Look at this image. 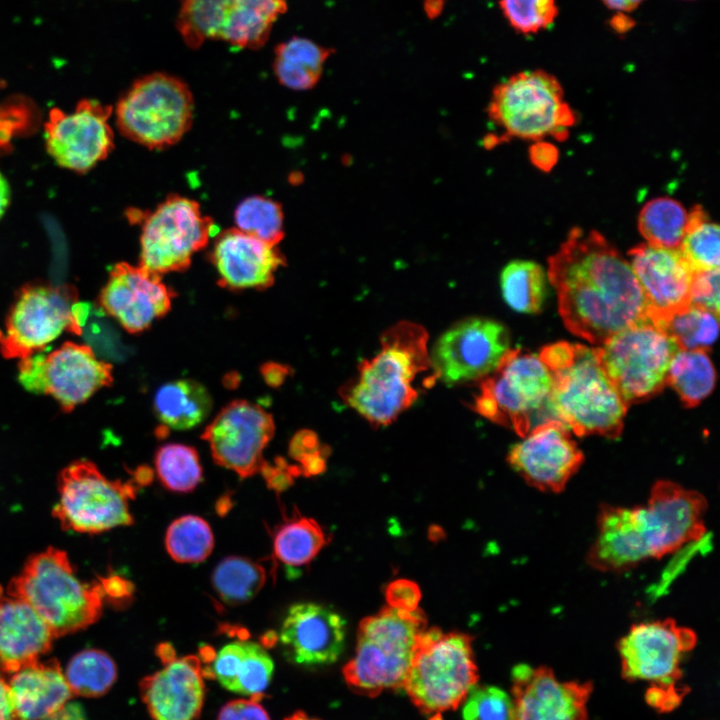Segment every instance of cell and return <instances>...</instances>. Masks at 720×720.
<instances>
[{"label":"cell","mask_w":720,"mask_h":720,"mask_svg":"<svg viewBox=\"0 0 720 720\" xmlns=\"http://www.w3.org/2000/svg\"><path fill=\"white\" fill-rule=\"evenodd\" d=\"M237 229L270 245L277 246L284 237V214L280 203L254 195L244 199L234 212Z\"/></svg>","instance_id":"obj_43"},{"label":"cell","mask_w":720,"mask_h":720,"mask_svg":"<svg viewBox=\"0 0 720 720\" xmlns=\"http://www.w3.org/2000/svg\"><path fill=\"white\" fill-rule=\"evenodd\" d=\"M611 28L617 32V33H625L628 32L632 27L634 26L635 22L632 18H630L626 13H619L615 14L610 22H609Z\"/></svg>","instance_id":"obj_57"},{"label":"cell","mask_w":720,"mask_h":720,"mask_svg":"<svg viewBox=\"0 0 720 720\" xmlns=\"http://www.w3.org/2000/svg\"><path fill=\"white\" fill-rule=\"evenodd\" d=\"M707 508L698 491L658 480L644 504L600 506L586 561L595 570L621 573L677 552L703 539Z\"/></svg>","instance_id":"obj_2"},{"label":"cell","mask_w":720,"mask_h":720,"mask_svg":"<svg viewBox=\"0 0 720 720\" xmlns=\"http://www.w3.org/2000/svg\"><path fill=\"white\" fill-rule=\"evenodd\" d=\"M655 326L674 342L678 350L707 352L718 335V314L690 304Z\"/></svg>","instance_id":"obj_38"},{"label":"cell","mask_w":720,"mask_h":720,"mask_svg":"<svg viewBox=\"0 0 720 720\" xmlns=\"http://www.w3.org/2000/svg\"><path fill=\"white\" fill-rule=\"evenodd\" d=\"M322 445L315 432L310 430L298 431L289 443V455L292 459L301 462L303 459L322 451Z\"/></svg>","instance_id":"obj_51"},{"label":"cell","mask_w":720,"mask_h":720,"mask_svg":"<svg viewBox=\"0 0 720 720\" xmlns=\"http://www.w3.org/2000/svg\"><path fill=\"white\" fill-rule=\"evenodd\" d=\"M8 595L28 603L55 637L87 628L102 614L98 585L82 582L66 552L49 547L33 555L8 586Z\"/></svg>","instance_id":"obj_6"},{"label":"cell","mask_w":720,"mask_h":720,"mask_svg":"<svg viewBox=\"0 0 720 720\" xmlns=\"http://www.w3.org/2000/svg\"><path fill=\"white\" fill-rule=\"evenodd\" d=\"M165 546L176 562L200 563L211 554L214 536L206 520L196 515H185L175 519L167 528Z\"/></svg>","instance_id":"obj_40"},{"label":"cell","mask_w":720,"mask_h":720,"mask_svg":"<svg viewBox=\"0 0 720 720\" xmlns=\"http://www.w3.org/2000/svg\"><path fill=\"white\" fill-rule=\"evenodd\" d=\"M719 227L700 205L688 212L680 251L693 270L719 269Z\"/></svg>","instance_id":"obj_41"},{"label":"cell","mask_w":720,"mask_h":720,"mask_svg":"<svg viewBox=\"0 0 720 720\" xmlns=\"http://www.w3.org/2000/svg\"><path fill=\"white\" fill-rule=\"evenodd\" d=\"M330 541L320 524L297 510L287 517L273 533L275 557L288 567L310 563Z\"/></svg>","instance_id":"obj_33"},{"label":"cell","mask_w":720,"mask_h":720,"mask_svg":"<svg viewBox=\"0 0 720 720\" xmlns=\"http://www.w3.org/2000/svg\"><path fill=\"white\" fill-rule=\"evenodd\" d=\"M257 698L237 699L225 704L217 720H270Z\"/></svg>","instance_id":"obj_49"},{"label":"cell","mask_w":720,"mask_h":720,"mask_svg":"<svg viewBox=\"0 0 720 720\" xmlns=\"http://www.w3.org/2000/svg\"><path fill=\"white\" fill-rule=\"evenodd\" d=\"M156 653L164 664L176 658L173 646L167 642L159 644Z\"/></svg>","instance_id":"obj_60"},{"label":"cell","mask_w":720,"mask_h":720,"mask_svg":"<svg viewBox=\"0 0 720 720\" xmlns=\"http://www.w3.org/2000/svg\"><path fill=\"white\" fill-rule=\"evenodd\" d=\"M102 598L116 607H124L132 601L135 587L132 582L118 575L100 578L98 582Z\"/></svg>","instance_id":"obj_50"},{"label":"cell","mask_w":720,"mask_h":720,"mask_svg":"<svg viewBox=\"0 0 720 720\" xmlns=\"http://www.w3.org/2000/svg\"><path fill=\"white\" fill-rule=\"evenodd\" d=\"M211 662L209 671L224 688L250 698H261L274 672L265 647L252 641L226 644Z\"/></svg>","instance_id":"obj_30"},{"label":"cell","mask_w":720,"mask_h":720,"mask_svg":"<svg viewBox=\"0 0 720 720\" xmlns=\"http://www.w3.org/2000/svg\"><path fill=\"white\" fill-rule=\"evenodd\" d=\"M606 7L619 13H628L638 8L645 0H601Z\"/></svg>","instance_id":"obj_56"},{"label":"cell","mask_w":720,"mask_h":720,"mask_svg":"<svg viewBox=\"0 0 720 720\" xmlns=\"http://www.w3.org/2000/svg\"><path fill=\"white\" fill-rule=\"evenodd\" d=\"M487 113L502 130L486 138L487 147L512 138L564 141L576 124V114L564 100L558 79L539 69L518 72L496 85Z\"/></svg>","instance_id":"obj_7"},{"label":"cell","mask_w":720,"mask_h":720,"mask_svg":"<svg viewBox=\"0 0 720 720\" xmlns=\"http://www.w3.org/2000/svg\"><path fill=\"white\" fill-rule=\"evenodd\" d=\"M478 678L471 636L426 628L419 638L403 689L423 714L431 720H441L442 713L463 703Z\"/></svg>","instance_id":"obj_9"},{"label":"cell","mask_w":720,"mask_h":720,"mask_svg":"<svg viewBox=\"0 0 720 720\" xmlns=\"http://www.w3.org/2000/svg\"><path fill=\"white\" fill-rule=\"evenodd\" d=\"M155 468L162 485L174 492H191L202 480L198 453L187 445L160 447L155 454Z\"/></svg>","instance_id":"obj_42"},{"label":"cell","mask_w":720,"mask_h":720,"mask_svg":"<svg viewBox=\"0 0 720 720\" xmlns=\"http://www.w3.org/2000/svg\"><path fill=\"white\" fill-rule=\"evenodd\" d=\"M278 637L290 662L303 666L331 664L343 651L346 621L327 606L296 603L288 609Z\"/></svg>","instance_id":"obj_25"},{"label":"cell","mask_w":720,"mask_h":720,"mask_svg":"<svg viewBox=\"0 0 720 720\" xmlns=\"http://www.w3.org/2000/svg\"><path fill=\"white\" fill-rule=\"evenodd\" d=\"M194 100L178 77L154 72L133 82L116 106V124L128 139L149 149L176 144L190 129Z\"/></svg>","instance_id":"obj_11"},{"label":"cell","mask_w":720,"mask_h":720,"mask_svg":"<svg viewBox=\"0 0 720 720\" xmlns=\"http://www.w3.org/2000/svg\"><path fill=\"white\" fill-rule=\"evenodd\" d=\"M19 381L30 392L51 395L70 412L112 383V366L90 346L68 341L47 355L21 359Z\"/></svg>","instance_id":"obj_17"},{"label":"cell","mask_w":720,"mask_h":720,"mask_svg":"<svg viewBox=\"0 0 720 720\" xmlns=\"http://www.w3.org/2000/svg\"><path fill=\"white\" fill-rule=\"evenodd\" d=\"M274 430L271 414L251 402L235 400L217 414L201 437L218 465L247 478L260 471L263 450Z\"/></svg>","instance_id":"obj_20"},{"label":"cell","mask_w":720,"mask_h":720,"mask_svg":"<svg viewBox=\"0 0 720 720\" xmlns=\"http://www.w3.org/2000/svg\"><path fill=\"white\" fill-rule=\"evenodd\" d=\"M210 260L218 272L219 284L232 290L266 289L285 264L277 246L235 227L217 236Z\"/></svg>","instance_id":"obj_27"},{"label":"cell","mask_w":720,"mask_h":720,"mask_svg":"<svg viewBox=\"0 0 720 720\" xmlns=\"http://www.w3.org/2000/svg\"><path fill=\"white\" fill-rule=\"evenodd\" d=\"M10 202V187L6 178L0 172V218L3 216Z\"/></svg>","instance_id":"obj_58"},{"label":"cell","mask_w":720,"mask_h":720,"mask_svg":"<svg viewBox=\"0 0 720 720\" xmlns=\"http://www.w3.org/2000/svg\"><path fill=\"white\" fill-rule=\"evenodd\" d=\"M551 390L552 376L538 354L510 348L497 368L479 380L472 409L523 438L535 426L556 419Z\"/></svg>","instance_id":"obj_10"},{"label":"cell","mask_w":720,"mask_h":720,"mask_svg":"<svg viewBox=\"0 0 720 720\" xmlns=\"http://www.w3.org/2000/svg\"><path fill=\"white\" fill-rule=\"evenodd\" d=\"M287 9V0H179L175 26L191 49L214 40L258 50Z\"/></svg>","instance_id":"obj_12"},{"label":"cell","mask_w":720,"mask_h":720,"mask_svg":"<svg viewBox=\"0 0 720 720\" xmlns=\"http://www.w3.org/2000/svg\"><path fill=\"white\" fill-rule=\"evenodd\" d=\"M0 720H15L13 701L8 682L0 673Z\"/></svg>","instance_id":"obj_55"},{"label":"cell","mask_w":720,"mask_h":720,"mask_svg":"<svg viewBox=\"0 0 720 720\" xmlns=\"http://www.w3.org/2000/svg\"><path fill=\"white\" fill-rule=\"evenodd\" d=\"M231 500L228 497H222L216 504L218 514L224 516L231 508Z\"/></svg>","instance_id":"obj_61"},{"label":"cell","mask_w":720,"mask_h":720,"mask_svg":"<svg viewBox=\"0 0 720 720\" xmlns=\"http://www.w3.org/2000/svg\"><path fill=\"white\" fill-rule=\"evenodd\" d=\"M212 586L227 605L237 606L253 599L266 581L265 568L241 556H228L215 567Z\"/></svg>","instance_id":"obj_36"},{"label":"cell","mask_w":720,"mask_h":720,"mask_svg":"<svg viewBox=\"0 0 720 720\" xmlns=\"http://www.w3.org/2000/svg\"><path fill=\"white\" fill-rule=\"evenodd\" d=\"M329 455V448L326 446L322 451L313 454L300 463L301 474L306 477L316 476L326 470V460Z\"/></svg>","instance_id":"obj_53"},{"label":"cell","mask_w":720,"mask_h":720,"mask_svg":"<svg viewBox=\"0 0 720 720\" xmlns=\"http://www.w3.org/2000/svg\"><path fill=\"white\" fill-rule=\"evenodd\" d=\"M290 373V368L276 362H268L262 365L261 374L264 381L271 387L280 386Z\"/></svg>","instance_id":"obj_54"},{"label":"cell","mask_w":720,"mask_h":720,"mask_svg":"<svg viewBox=\"0 0 720 720\" xmlns=\"http://www.w3.org/2000/svg\"><path fill=\"white\" fill-rule=\"evenodd\" d=\"M696 644L695 631L672 618L632 624L617 643L622 677L648 682L647 703L660 712H669L688 693L679 684L681 665Z\"/></svg>","instance_id":"obj_8"},{"label":"cell","mask_w":720,"mask_h":720,"mask_svg":"<svg viewBox=\"0 0 720 720\" xmlns=\"http://www.w3.org/2000/svg\"><path fill=\"white\" fill-rule=\"evenodd\" d=\"M85 314L73 287L27 284L18 291L5 329L0 330V352L8 359L29 357L65 330L79 334Z\"/></svg>","instance_id":"obj_13"},{"label":"cell","mask_w":720,"mask_h":720,"mask_svg":"<svg viewBox=\"0 0 720 720\" xmlns=\"http://www.w3.org/2000/svg\"><path fill=\"white\" fill-rule=\"evenodd\" d=\"M427 343L421 325L396 323L381 336L378 353L363 360L356 376L342 386L341 398L371 425L391 424L418 398L416 379L434 371Z\"/></svg>","instance_id":"obj_3"},{"label":"cell","mask_w":720,"mask_h":720,"mask_svg":"<svg viewBox=\"0 0 720 720\" xmlns=\"http://www.w3.org/2000/svg\"><path fill=\"white\" fill-rule=\"evenodd\" d=\"M547 276L564 325L590 343L601 345L648 319L630 263L597 231L572 228L549 257Z\"/></svg>","instance_id":"obj_1"},{"label":"cell","mask_w":720,"mask_h":720,"mask_svg":"<svg viewBox=\"0 0 720 720\" xmlns=\"http://www.w3.org/2000/svg\"><path fill=\"white\" fill-rule=\"evenodd\" d=\"M112 108L96 100H81L74 112H49L44 125L49 155L63 168L84 173L112 151L114 136L108 119Z\"/></svg>","instance_id":"obj_19"},{"label":"cell","mask_w":720,"mask_h":720,"mask_svg":"<svg viewBox=\"0 0 720 720\" xmlns=\"http://www.w3.org/2000/svg\"><path fill=\"white\" fill-rule=\"evenodd\" d=\"M715 378L706 351L677 350L668 368L666 384L676 391L686 407L692 408L712 392Z\"/></svg>","instance_id":"obj_34"},{"label":"cell","mask_w":720,"mask_h":720,"mask_svg":"<svg viewBox=\"0 0 720 720\" xmlns=\"http://www.w3.org/2000/svg\"><path fill=\"white\" fill-rule=\"evenodd\" d=\"M691 305L719 312V269L693 270L690 285Z\"/></svg>","instance_id":"obj_46"},{"label":"cell","mask_w":720,"mask_h":720,"mask_svg":"<svg viewBox=\"0 0 720 720\" xmlns=\"http://www.w3.org/2000/svg\"><path fill=\"white\" fill-rule=\"evenodd\" d=\"M385 598L389 607L405 611H414L418 608L421 599L419 586L407 579H397L385 589Z\"/></svg>","instance_id":"obj_47"},{"label":"cell","mask_w":720,"mask_h":720,"mask_svg":"<svg viewBox=\"0 0 720 720\" xmlns=\"http://www.w3.org/2000/svg\"><path fill=\"white\" fill-rule=\"evenodd\" d=\"M688 212L683 205L669 197H658L647 202L638 217V228L647 244L680 250Z\"/></svg>","instance_id":"obj_35"},{"label":"cell","mask_w":720,"mask_h":720,"mask_svg":"<svg viewBox=\"0 0 720 720\" xmlns=\"http://www.w3.org/2000/svg\"><path fill=\"white\" fill-rule=\"evenodd\" d=\"M589 681H562L547 666L512 670L511 720H588Z\"/></svg>","instance_id":"obj_22"},{"label":"cell","mask_w":720,"mask_h":720,"mask_svg":"<svg viewBox=\"0 0 720 720\" xmlns=\"http://www.w3.org/2000/svg\"><path fill=\"white\" fill-rule=\"evenodd\" d=\"M173 297L160 275L140 265L118 263L99 295V305L126 331L139 333L170 310Z\"/></svg>","instance_id":"obj_23"},{"label":"cell","mask_w":720,"mask_h":720,"mask_svg":"<svg viewBox=\"0 0 720 720\" xmlns=\"http://www.w3.org/2000/svg\"><path fill=\"white\" fill-rule=\"evenodd\" d=\"M285 720H319V719L309 717L304 712L298 711V712H295L292 715L288 716L287 718H285Z\"/></svg>","instance_id":"obj_63"},{"label":"cell","mask_w":720,"mask_h":720,"mask_svg":"<svg viewBox=\"0 0 720 720\" xmlns=\"http://www.w3.org/2000/svg\"><path fill=\"white\" fill-rule=\"evenodd\" d=\"M153 479V470L144 465L139 466L135 473H134V481L139 486H146L149 485L152 482Z\"/></svg>","instance_id":"obj_59"},{"label":"cell","mask_w":720,"mask_h":720,"mask_svg":"<svg viewBox=\"0 0 720 720\" xmlns=\"http://www.w3.org/2000/svg\"><path fill=\"white\" fill-rule=\"evenodd\" d=\"M142 221L139 265L160 276L187 269L217 231L196 201L179 195L168 196Z\"/></svg>","instance_id":"obj_16"},{"label":"cell","mask_w":720,"mask_h":720,"mask_svg":"<svg viewBox=\"0 0 720 720\" xmlns=\"http://www.w3.org/2000/svg\"><path fill=\"white\" fill-rule=\"evenodd\" d=\"M504 300L515 311L527 314L541 311L547 295L543 268L529 260H514L501 272Z\"/></svg>","instance_id":"obj_37"},{"label":"cell","mask_w":720,"mask_h":720,"mask_svg":"<svg viewBox=\"0 0 720 720\" xmlns=\"http://www.w3.org/2000/svg\"><path fill=\"white\" fill-rule=\"evenodd\" d=\"M463 702L464 720L512 719L511 697L498 687L474 685Z\"/></svg>","instance_id":"obj_45"},{"label":"cell","mask_w":720,"mask_h":720,"mask_svg":"<svg viewBox=\"0 0 720 720\" xmlns=\"http://www.w3.org/2000/svg\"><path fill=\"white\" fill-rule=\"evenodd\" d=\"M7 681L15 720H45L55 716L73 696L55 660L29 663Z\"/></svg>","instance_id":"obj_29"},{"label":"cell","mask_w":720,"mask_h":720,"mask_svg":"<svg viewBox=\"0 0 720 720\" xmlns=\"http://www.w3.org/2000/svg\"><path fill=\"white\" fill-rule=\"evenodd\" d=\"M552 376L550 404L557 420L577 436L618 438L628 405L605 371L595 348L569 342L538 354Z\"/></svg>","instance_id":"obj_4"},{"label":"cell","mask_w":720,"mask_h":720,"mask_svg":"<svg viewBox=\"0 0 720 720\" xmlns=\"http://www.w3.org/2000/svg\"><path fill=\"white\" fill-rule=\"evenodd\" d=\"M628 255L654 325L691 304L693 269L680 250L639 244Z\"/></svg>","instance_id":"obj_24"},{"label":"cell","mask_w":720,"mask_h":720,"mask_svg":"<svg viewBox=\"0 0 720 720\" xmlns=\"http://www.w3.org/2000/svg\"><path fill=\"white\" fill-rule=\"evenodd\" d=\"M267 486L280 493L288 489L296 477L301 474L299 466L289 465L284 458L278 457L274 464L264 461L260 471Z\"/></svg>","instance_id":"obj_48"},{"label":"cell","mask_w":720,"mask_h":720,"mask_svg":"<svg viewBox=\"0 0 720 720\" xmlns=\"http://www.w3.org/2000/svg\"><path fill=\"white\" fill-rule=\"evenodd\" d=\"M426 617L417 608L385 607L359 624L354 656L343 667L346 684L354 692L376 697L403 688Z\"/></svg>","instance_id":"obj_5"},{"label":"cell","mask_w":720,"mask_h":720,"mask_svg":"<svg viewBox=\"0 0 720 720\" xmlns=\"http://www.w3.org/2000/svg\"><path fill=\"white\" fill-rule=\"evenodd\" d=\"M64 676L73 695L99 697L114 684L117 668L106 652L85 649L70 659Z\"/></svg>","instance_id":"obj_39"},{"label":"cell","mask_w":720,"mask_h":720,"mask_svg":"<svg viewBox=\"0 0 720 720\" xmlns=\"http://www.w3.org/2000/svg\"><path fill=\"white\" fill-rule=\"evenodd\" d=\"M584 461L583 452L561 421L535 426L510 449L507 462L531 487L560 493Z\"/></svg>","instance_id":"obj_21"},{"label":"cell","mask_w":720,"mask_h":720,"mask_svg":"<svg viewBox=\"0 0 720 720\" xmlns=\"http://www.w3.org/2000/svg\"><path fill=\"white\" fill-rule=\"evenodd\" d=\"M201 659L174 658L142 679L140 692L153 720H196L205 698Z\"/></svg>","instance_id":"obj_26"},{"label":"cell","mask_w":720,"mask_h":720,"mask_svg":"<svg viewBox=\"0 0 720 720\" xmlns=\"http://www.w3.org/2000/svg\"><path fill=\"white\" fill-rule=\"evenodd\" d=\"M499 6L509 25L524 35L547 29L558 16L556 0H499Z\"/></svg>","instance_id":"obj_44"},{"label":"cell","mask_w":720,"mask_h":720,"mask_svg":"<svg viewBox=\"0 0 720 720\" xmlns=\"http://www.w3.org/2000/svg\"><path fill=\"white\" fill-rule=\"evenodd\" d=\"M56 638L43 618L25 601L0 590V668L12 673L51 648Z\"/></svg>","instance_id":"obj_28"},{"label":"cell","mask_w":720,"mask_h":720,"mask_svg":"<svg viewBox=\"0 0 720 720\" xmlns=\"http://www.w3.org/2000/svg\"><path fill=\"white\" fill-rule=\"evenodd\" d=\"M262 639H263L262 640L263 646H267V645L271 646L272 644H274L277 641L278 637L275 632L269 631L263 635Z\"/></svg>","instance_id":"obj_62"},{"label":"cell","mask_w":720,"mask_h":720,"mask_svg":"<svg viewBox=\"0 0 720 720\" xmlns=\"http://www.w3.org/2000/svg\"><path fill=\"white\" fill-rule=\"evenodd\" d=\"M136 486L105 477L97 466L78 460L58 477L59 499L53 514L64 529L97 534L133 523L129 502Z\"/></svg>","instance_id":"obj_15"},{"label":"cell","mask_w":720,"mask_h":720,"mask_svg":"<svg viewBox=\"0 0 720 720\" xmlns=\"http://www.w3.org/2000/svg\"><path fill=\"white\" fill-rule=\"evenodd\" d=\"M212 408L208 390L200 383L181 379L162 385L154 397L159 420L177 430L193 428L203 422Z\"/></svg>","instance_id":"obj_32"},{"label":"cell","mask_w":720,"mask_h":720,"mask_svg":"<svg viewBox=\"0 0 720 720\" xmlns=\"http://www.w3.org/2000/svg\"><path fill=\"white\" fill-rule=\"evenodd\" d=\"M509 349L510 336L503 324L473 317L444 332L430 358L437 378L448 385L461 384L492 373Z\"/></svg>","instance_id":"obj_18"},{"label":"cell","mask_w":720,"mask_h":720,"mask_svg":"<svg viewBox=\"0 0 720 720\" xmlns=\"http://www.w3.org/2000/svg\"><path fill=\"white\" fill-rule=\"evenodd\" d=\"M529 158L536 168L549 172L558 161L559 151L553 144L539 140L530 146Z\"/></svg>","instance_id":"obj_52"},{"label":"cell","mask_w":720,"mask_h":720,"mask_svg":"<svg viewBox=\"0 0 720 720\" xmlns=\"http://www.w3.org/2000/svg\"><path fill=\"white\" fill-rule=\"evenodd\" d=\"M595 349L603 370L628 406L661 392L678 350L649 319L621 330Z\"/></svg>","instance_id":"obj_14"},{"label":"cell","mask_w":720,"mask_h":720,"mask_svg":"<svg viewBox=\"0 0 720 720\" xmlns=\"http://www.w3.org/2000/svg\"><path fill=\"white\" fill-rule=\"evenodd\" d=\"M333 53L332 48L293 36L275 46L272 68L284 87L308 90L319 82L324 65Z\"/></svg>","instance_id":"obj_31"}]
</instances>
